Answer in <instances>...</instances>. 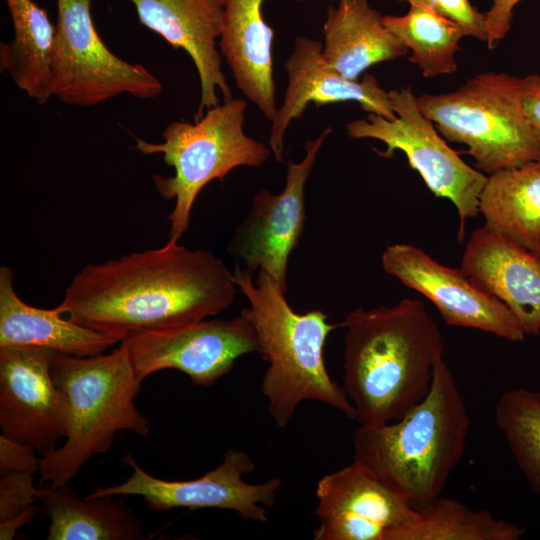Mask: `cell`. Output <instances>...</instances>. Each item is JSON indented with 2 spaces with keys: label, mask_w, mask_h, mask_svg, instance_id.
Instances as JSON below:
<instances>
[{
  "label": "cell",
  "mask_w": 540,
  "mask_h": 540,
  "mask_svg": "<svg viewBox=\"0 0 540 540\" xmlns=\"http://www.w3.org/2000/svg\"><path fill=\"white\" fill-rule=\"evenodd\" d=\"M237 288L234 273L213 253L167 241L86 265L58 308L120 342L130 333L176 329L217 315L233 303Z\"/></svg>",
  "instance_id": "6da1fadb"
},
{
  "label": "cell",
  "mask_w": 540,
  "mask_h": 540,
  "mask_svg": "<svg viewBox=\"0 0 540 540\" xmlns=\"http://www.w3.org/2000/svg\"><path fill=\"white\" fill-rule=\"evenodd\" d=\"M338 326L346 330L343 388L359 426L395 421L426 396L444 343L420 300L358 307Z\"/></svg>",
  "instance_id": "7a4b0ae2"
},
{
  "label": "cell",
  "mask_w": 540,
  "mask_h": 540,
  "mask_svg": "<svg viewBox=\"0 0 540 540\" xmlns=\"http://www.w3.org/2000/svg\"><path fill=\"white\" fill-rule=\"evenodd\" d=\"M469 428L465 401L441 358L428 393L403 416L379 426H358L354 460L420 511L441 496L464 455Z\"/></svg>",
  "instance_id": "3957f363"
},
{
  "label": "cell",
  "mask_w": 540,
  "mask_h": 540,
  "mask_svg": "<svg viewBox=\"0 0 540 540\" xmlns=\"http://www.w3.org/2000/svg\"><path fill=\"white\" fill-rule=\"evenodd\" d=\"M233 273L249 304L240 314L253 325L258 354L268 363L261 392L275 424L287 427L306 400L322 402L355 419L354 406L344 388L331 378L324 359L327 337L338 325L328 323L320 309L295 312L286 292L263 270L255 281L253 272L239 265Z\"/></svg>",
  "instance_id": "277c9868"
},
{
  "label": "cell",
  "mask_w": 540,
  "mask_h": 540,
  "mask_svg": "<svg viewBox=\"0 0 540 540\" xmlns=\"http://www.w3.org/2000/svg\"><path fill=\"white\" fill-rule=\"evenodd\" d=\"M51 375L66 398L67 435L41 458V483L67 485L92 456L110 449L120 431L149 434L151 423L135 405L142 382L122 346L85 357L54 353Z\"/></svg>",
  "instance_id": "5b68a950"
},
{
  "label": "cell",
  "mask_w": 540,
  "mask_h": 540,
  "mask_svg": "<svg viewBox=\"0 0 540 540\" xmlns=\"http://www.w3.org/2000/svg\"><path fill=\"white\" fill-rule=\"evenodd\" d=\"M247 103L230 99L209 108L194 123L173 121L162 132L163 142L136 138L135 149L144 155L161 154L174 175H155V187L162 198L175 199L168 216V242H179L188 230L193 204L212 180L223 181L239 166L259 167L272 152L264 143L243 131Z\"/></svg>",
  "instance_id": "8992f818"
},
{
  "label": "cell",
  "mask_w": 540,
  "mask_h": 540,
  "mask_svg": "<svg viewBox=\"0 0 540 540\" xmlns=\"http://www.w3.org/2000/svg\"><path fill=\"white\" fill-rule=\"evenodd\" d=\"M417 104L445 139L468 147L483 172L540 159V135L523 108L521 78L481 73L455 91L422 94Z\"/></svg>",
  "instance_id": "52a82bcc"
},
{
  "label": "cell",
  "mask_w": 540,
  "mask_h": 540,
  "mask_svg": "<svg viewBox=\"0 0 540 540\" xmlns=\"http://www.w3.org/2000/svg\"><path fill=\"white\" fill-rule=\"evenodd\" d=\"M56 1L53 96L86 108L124 94L151 99L162 92V83L148 69L119 58L104 44L94 25L92 0Z\"/></svg>",
  "instance_id": "ba28073f"
},
{
  "label": "cell",
  "mask_w": 540,
  "mask_h": 540,
  "mask_svg": "<svg viewBox=\"0 0 540 540\" xmlns=\"http://www.w3.org/2000/svg\"><path fill=\"white\" fill-rule=\"evenodd\" d=\"M389 97L395 120L369 113L367 120L347 124L348 136L382 141L386 149L375 151L384 158H392L395 150L404 152L410 167L420 174L429 190L455 206L459 216L457 239L462 241L467 219L479 214V196L487 176L468 165L439 135L420 111L410 88L391 90Z\"/></svg>",
  "instance_id": "9c48e42d"
},
{
  "label": "cell",
  "mask_w": 540,
  "mask_h": 540,
  "mask_svg": "<svg viewBox=\"0 0 540 540\" xmlns=\"http://www.w3.org/2000/svg\"><path fill=\"white\" fill-rule=\"evenodd\" d=\"M123 463L131 467L132 475L123 483L94 489L87 498L101 496H141L148 509L167 511L175 508L189 510L215 508L230 510L246 520L266 522L265 507L275 504L282 480L273 477L251 484L243 479L255 469L252 458L244 451L230 449L223 461L200 478L192 480H163L143 470L127 454Z\"/></svg>",
  "instance_id": "30bf717a"
},
{
  "label": "cell",
  "mask_w": 540,
  "mask_h": 540,
  "mask_svg": "<svg viewBox=\"0 0 540 540\" xmlns=\"http://www.w3.org/2000/svg\"><path fill=\"white\" fill-rule=\"evenodd\" d=\"M119 343L141 382L160 370L175 369L197 386L214 384L231 371L239 357L259 349L253 325L241 314L166 331L134 332Z\"/></svg>",
  "instance_id": "8fae6325"
},
{
  "label": "cell",
  "mask_w": 540,
  "mask_h": 540,
  "mask_svg": "<svg viewBox=\"0 0 540 540\" xmlns=\"http://www.w3.org/2000/svg\"><path fill=\"white\" fill-rule=\"evenodd\" d=\"M330 132L326 128L319 137L308 141L300 162L287 163L285 186L279 194L264 188L253 196L245 219L228 244L230 255L242 261L245 269L265 271L284 292L288 259L305 225V184Z\"/></svg>",
  "instance_id": "7c38bea8"
},
{
  "label": "cell",
  "mask_w": 540,
  "mask_h": 540,
  "mask_svg": "<svg viewBox=\"0 0 540 540\" xmlns=\"http://www.w3.org/2000/svg\"><path fill=\"white\" fill-rule=\"evenodd\" d=\"M381 264L387 274L428 299L449 326L477 329L513 342L525 339L512 312L461 268L445 266L407 243L389 245Z\"/></svg>",
  "instance_id": "4fadbf2b"
},
{
  "label": "cell",
  "mask_w": 540,
  "mask_h": 540,
  "mask_svg": "<svg viewBox=\"0 0 540 540\" xmlns=\"http://www.w3.org/2000/svg\"><path fill=\"white\" fill-rule=\"evenodd\" d=\"M53 355L40 347H0L1 434L32 445L41 458L67 435V402L51 375Z\"/></svg>",
  "instance_id": "5bb4252c"
},
{
  "label": "cell",
  "mask_w": 540,
  "mask_h": 540,
  "mask_svg": "<svg viewBox=\"0 0 540 540\" xmlns=\"http://www.w3.org/2000/svg\"><path fill=\"white\" fill-rule=\"evenodd\" d=\"M315 494V540H393L418 513L356 460L320 478Z\"/></svg>",
  "instance_id": "9a60e30c"
},
{
  "label": "cell",
  "mask_w": 540,
  "mask_h": 540,
  "mask_svg": "<svg viewBox=\"0 0 540 540\" xmlns=\"http://www.w3.org/2000/svg\"><path fill=\"white\" fill-rule=\"evenodd\" d=\"M322 43L298 36L284 67L289 81L283 103L272 120L269 148L274 159L283 160L284 136L290 122L301 117L309 103L322 106L354 101L368 113L395 120L389 92L377 79L366 74L362 80H351L332 68L322 55Z\"/></svg>",
  "instance_id": "2e32d148"
},
{
  "label": "cell",
  "mask_w": 540,
  "mask_h": 540,
  "mask_svg": "<svg viewBox=\"0 0 540 540\" xmlns=\"http://www.w3.org/2000/svg\"><path fill=\"white\" fill-rule=\"evenodd\" d=\"M139 22L174 49L184 50L197 70L201 97L194 121L217 106V89L224 101L232 99L221 68L217 38L223 26L224 0H128Z\"/></svg>",
  "instance_id": "e0dca14e"
},
{
  "label": "cell",
  "mask_w": 540,
  "mask_h": 540,
  "mask_svg": "<svg viewBox=\"0 0 540 540\" xmlns=\"http://www.w3.org/2000/svg\"><path fill=\"white\" fill-rule=\"evenodd\" d=\"M461 270L512 312L526 336L540 335V255L480 227L465 245Z\"/></svg>",
  "instance_id": "ac0fdd59"
},
{
  "label": "cell",
  "mask_w": 540,
  "mask_h": 540,
  "mask_svg": "<svg viewBox=\"0 0 540 540\" xmlns=\"http://www.w3.org/2000/svg\"><path fill=\"white\" fill-rule=\"evenodd\" d=\"M265 1L224 0L219 47L236 86L272 121L277 112L272 58L274 31L263 17Z\"/></svg>",
  "instance_id": "d6986e66"
},
{
  "label": "cell",
  "mask_w": 540,
  "mask_h": 540,
  "mask_svg": "<svg viewBox=\"0 0 540 540\" xmlns=\"http://www.w3.org/2000/svg\"><path fill=\"white\" fill-rule=\"evenodd\" d=\"M60 309H41L22 301L13 286V271L0 268V347L33 346L71 356L104 353L119 340L62 317Z\"/></svg>",
  "instance_id": "ffe728a7"
},
{
  "label": "cell",
  "mask_w": 540,
  "mask_h": 540,
  "mask_svg": "<svg viewBox=\"0 0 540 540\" xmlns=\"http://www.w3.org/2000/svg\"><path fill=\"white\" fill-rule=\"evenodd\" d=\"M368 0H339L329 6L323 25L322 55L342 76L359 80L371 66L395 60L409 50L383 23Z\"/></svg>",
  "instance_id": "44dd1931"
},
{
  "label": "cell",
  "mask_w": 540,
  "mask_h": 540,
  "mask_svg": "<svg viewBox=\"0 0 540 540\" xmlns=\"http://www.w3.org/2000/svg\"><path fill=\"white\" fill-rule=\"evenodd\" d=\"M38 501L49 517L47 540H140L142 525L124 496L82 500L64 486H41Z\"/></svg>",
  "instance_id": "7402d4cb"
},
{
  "label": "cell",
  "mask_w": 540,
  "mask_h": 540,
  "mask_svg": "<svg viewBox=\"0 0 540 540\" xmlns=\"http://www.w3.org/2000/svg\"><path fill=\"white\" fill-rule=\"evenodd\" d=\"M479 213L489 232L532 251L540 242V159L490 173Z\"/></svg>",
  "instance_id": "603a6c76"
},
{
  "label": "cell",
  "mask_w": 540,
  "mask_h": 540,
  "mask_svg": "<svg viewBox=\"0 0 540 540\" xmlns=\"http://www.w3.org/2000/svg\"><path fill=\"white\" fill-rule=\"evenodd\" d=\"M13 39L0 44V69L39 104L53 96L51 55L56 25L33 0H5Z\"/></svg>",
  "instance_id": "cb8c5ba5"
},
{
  "label": "cell",
  "mask_w": 540,
  "mask_h": 540,
  "mask_svg": "<svg viewBox=\"0 0 540 540\" xmlns=\"http://www.w3.org/2000/svg\"><path fill=\"white\" fill-rule=\"evenodd\" d=\"M382 21L412 51L409 61L418 65L424 77L457 70L455 54L465 32L454 21L425 6H410L407 14L385 15Z\"/></svg>",
  "instance_id": "d4e9b609"
},
{
  "label": "cell",
  "mask_w": 540,
  "mask_h": 540,
  "mask_svg": "<svg viewBox=\"0 0 540 540\" xmlns=\"http://www.w3.org/2000/svg\"><path fill=\"white\" fill-rule=\"evenodd\" d=\"M524 533L523 527L496 518L490 511L474 510L440 496L418 511L416 519L393 540H518Z\"/></svg>",
  "instance_id": "484cf974"
},
{
  "label": "cell",
  "mask_w": 540,
  "mask_h": 540,
  "mask_svg": "<svg viewBox=\"0 0 540 540\" xmlns=\"http://www.w3.org/2000/svg\"><path fill=\"white\" fill-rule=\"evenodd\" d=\"M496 426L535 493L540 496V392H504L495 405Z\"/></svg>",
  "instance_id": "4316f807"
},
{
  "label": "cell",
  "mask_w": 540,
  "mask_h": 540,
  "mask_svg": "<svg viewBox=\"0 0 540 540\" xmlns=\"http://www.w3.org/2000/svg\"><path fill=\"white\" fill-rule=\"evenodd\" d=\"M410 6H425L454 21L465 32V36L487 41L485 13L479 12L469 0H397Z\"/></svg>",
  "instance_id": "83f0119b"
},
{
  "label": "cell",
  "mask_w": 540,
  "mask_h": 540,
  "mask_svg": "<svg viewBox=\"0 0 540 540\" xmlns=\"http://www.w3.org/2000/svg\"><path fill=\"white\" fill-rule=\"evenodd\" d=\"M38 501L33 475L20 472L0 473V522L17 515Z\"/></svg>",
  "instance_id": "f1b7e54d"
},
{
  "label": "cell",
  "mask_w": 540,
  "mask_h": 540,
  "mask_svg": "<svg viewBox=\"0 0 540 540\" xmlns=\"http://www.w3.org/2000/svg\"><path fill=\"white\" fill-rule=\"evenodd\" d=\"M36 449L24 442L0 435V473L20 472L34 475L40 472Z\"/></svg>",
  "instance_id": "f546056e"
},
{
  "label": "cell",
  "mask_w": 540,
  "mask_h": 540,
  "mask_svg": "<svg viewBox=\"0 0 540 540\" xmlns=\"http://www.w3.org/2000/svg\"><path fill=\"white\" fill-rule=\"evenodd\" d=\"M522 0H492L490 9L485 12L487 46L495 48L511 28L513 9Z\"/></svg>",
  "instance_id": "4dcf8cb0"
},
{
  "label": "cell",
  "mask_w": 540,
  "mask_h": 540,
  "mask_svg": "<svg viewBox=\"0 0 540 540\" xmlns=\"http://www.w3.org/2000/svg\"><path fill=\"white\" fill-rule=\"evenodd\" d=\"M521 97L523 108L540 135V75L521 78Z\"/></svg>",
  "instance_id": "1f68e13d"
},
{
  "label": "cell",
  "mask_w": 540,
  "mask_h": 540,
  "mask_svg": "<svg viewBox=\"0 0 540 540\" xmlns=\"http://www.w3.org/2000/svg\"><path fill=\"white\" fill-rule=\"evenodd\" d=\"M38 510L39 506L37 504H32L17 515L4 522H0V539H14L19 528L31 522L37 515Z\"/></svg>",
  "instance_id": "d6a6232c"
},
{
  "label": "cell",
  "mask_w": 540,
  "mask_h": 540,
  "mask_svg": "<svg viewBox=\"0 0 540 540\" xmlns=\"http://www.w3.org/2000/svg\"><path fill=\"white\" fill-rule=\"evenodd\" d=\"M533 253L540 255V242L538 245L532 250Z\"/></svg>",
  "instance_id": "836d02e7"
}]
</instances>
